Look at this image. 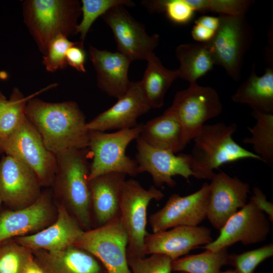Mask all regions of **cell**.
I'll return each mask as SVG.
<instances>
[{
    "mask_svg": "<svg viewBox=\"0 0 273 273\" xmlns=\"http://www.w3.org/2000/svg\"><path fill=\"white\" fill-rule=\"evenodd\" d=\"M25 113L47 148L55 155L88 148L87 122L75 102L51 103L33 97L28 101Z\"/></svg>",
    "mask_w": 273,
    "mask_h": 273,
    "instance_id": "cell-1",
    "label": "cell"
},
{
    "mask_svg": "<svg viewBox=\"0 0 273 273\" xmlns=\"http://www.w3.org/2000/svg\"><path fill=\"white\" fill-rule=\"evenodd\" d=\"M0 155H1V153H0Z\"/></svg>",
    "mask_w": 273,
    "mask_h": 273,
    "instance_id": "cell-45",
    "label": "cell"
},
{
    "mask_svg": "<svg viewBox=\"0 0 273 273\" xmlns=\"http://www.w3.org/2000/svg\"><path fill=\"white\" fill-rule=\"evenodd\" d=\"M250 199L259 210L267 214L269 221L272 222L273 203L267 200L266 196L259 188H253V195Z\"/></svg>",
    "mask_w": 273,
    "mask_h": 273,
    "instance_id": "cell-40",
    "label": "cell"
},
{
    "mask_svg": "<svg viewBox=\"0 0 273 273\" xmlns=\"http://www.w3.org/2000/svg\"><path fill=\"white\" fill-rule=\"evenodd\" d=\"M75 42L69 40L68 37L60 35L54 38L50 43L46 53L43 56L42 64L46 70L54 72L63 69L67 66L66 53Z\"/></svg>",
    "mask_w": 273,
    "mask_h": 273,
    "instance_id": "cell-35",
    "label": "cell"
},
{
    "mask_svg": "<svg viewBox=\"0 0 273 273\" xmlns=\"http://www.w3.org/2000/svg\"><path fill=\"white\" fill-rule=\"evenodd\" d=\"M2 154L29 167L37 175L42 187L50 188L56 170V156L47 148L27 119L8 140Z\"/></svg>",
    "mask_w": 273,
    "mask_h": 273,
    "instance_id": "cell-10",
    "label": "cell"
},
{
    "mask_svg": "<svg viewBox=\"0 0 273 273\" xmlns=\"http://www.w3.org/2000/svg\"><path fill=\"white\" fill-rule=\"evenodd\" d=\"M175 55L179 62L177 69L178 78L190 83L210 71L215 64L211 53L206 43H189L177 47Z\"/></svg>",
    "mask_w": 273,
    "mask_h": 273,
    "instance_id": "cell-27",
    "label": "cell"
},
{
    "mask_svg": "<svg viewBox=\"0 0 273 273\" xmlns=\"http://www.w3.org/2000/svg\"><path fill=\"white\" fill-rule=\"evenodd\" d=\"M213 241L211 230L205 226H176L148 233L144 240V253L146 255L163 254L173 261L199 246L206 245Z\"/></svg>",
    "mask_w": 273,
    "mask_h": 273,
    "instance_id": "cell-19",
    "label": "cell"
},
{
    "mask_svg": "<svg viewBox=\"0 0 273 273\" xmlns=\"http://www.w3.org/2000/svg\"><path fill=\"white\" fill-rule=\"evenodd\" d=\"M126 176L122 173L110 172L89 180L92 216L97 227L119 215L121 193Z\"/></svg>",
    "mask_w": 273,
    "mask_h": 273,
    "instance_id": "cell-23",
    "label": "cell"
},
{
    "mask_svg": "<svg viewBox=\"0 0 273 273\" xmlns=\"http://www.w3.org/2000/svg\"><path fill=\"white\" fill-rule=\"evenodd\" d=\"M31 251L34 261L44 273H107L95 256L75 246L56 252Z\"/></svg>",
    "mask_w": 273,
    "mask_h": 273,
    "instance_id": "cell-22",
    "label": "cell"
},
{
    "mask_svg": "<svg viewBox=\"0 0 273 273\" xmlns=\"http://www.w3.org/2000/svg\"><path fill=\"white\" fill-rule=\"evenodd\" d=\"M213 37L206 43L214 63L221 66L233 80H240L244 55L252 41L253 30L245 16L219 15Z\"/></svg>",
    "mask_w": 273,
    "mask_h": 273,
    "instance_id": "cell-6",
    "label": "cell"
},
{
    "mask_svg": "<svg viewBox=\"0 0 273 273\" xmlns=\"http://www.w3.org/2000/svg\"><path fill=\"white\" fill-rule=\"evenodd\" d=\"M209 185L206 217L214 228L220 231L227 220L247 204L250 186L223 171L215 173Z\"/></svg>",
    "mask_w": 273,
    "mask_h": 273,
    "instance_id": "cell-17",
    "label": "cell"
},
{
    "mask_svg": "<svg viewBox=\"0 0 273 273\" xmlns=\"http://www.w3.org/2000/svg\"><path fill=\"white\" fill-rule=\"evenodd\" d=\"M22 10L24 23L43 55L56 36L76 34L81 15L77 0H26Z\"/></svg>",
    "mask_w": 273,
    "mask_h": 273,
    "instance_id": "cell-4",
    "label": "cell"
},
{
    "mask_svg": "<svg viewBox=\"0 0 273 273\" xmlns=\"http://www.w3.org/2000/svg\"><path fill=\"white\" fill-rule=\"evenodd\" d=\"M131 273H171L172 260L160 254H153L149 257L127 256Z\"/></svg>",
    "mask_w": 273,
    "mask_h": 273,
    "instance_id": "cell-37",
    "label": "cell"
},
{
    "mask_svg": "<svg viewBox=\"0 0 273 273\" xmlns=\"http://www.w3.org/2000/svg\"><path fill=\"white\" fill-rule=\"evenodd\" d=\"M219 17L203 16L195 22L191 34L198 42L207 43L214 36L219 26Z\"/></svg>",
    "mask_w": 273,
    "mask_h": 273,
    "instance_id": "cell-38",
    "label": "cell"
},
{
    "mask_svg": "<svg viewBox=\"0 0 273 273\" xmlns=\"http://www.w3.org/2000/svg\"><path fill=\"white\" fill-rule=\"evenodd\" d=\"M254 2L250 0H189L195 12L232 16H245Z\"/></svg>",
    "mask_w": 273,
    "mask_h": 273,
    "instance_id": "cell-34",
    "label": "cell"
},
{
    "mask_svg": "<svg viewBox=\"0 0 273 273\" xmlns=\"http://www.w3.org/2000/svg\"><path fill=\"white\" fill-rule=\"evenodd\" d=\"M80 3L82 18L78 23L76 34H79L82 43L95 20L109 10L117 6L132 7L135 5L130 0H82Z\"/></svg>",
    "mask_w": 273,
    "mask_h": 273,
    "instance_id": "cell-31",
    "label": "cell"
},
{
    "mask_svg": "<svg viewBox=\"0 0 273 273\" xmlns=\"http://www.w3.org/2000/svg\"><path fill=\"white\" fill-rule=\"evenodd\" d=\"M88 148L73 149L56 156L57 166L50 187L55 202L63 205L84 231L93 222Z\"/></svg>",
    "mask_w": 273,
    "mask_h": 273,
    "instance_id": "cell-2",
    "label": "cell"
},
{
    "mask_svg": "<svg viewBox=\"0 0 273 273\" xmlns=\"http://www.w3.org/2000/svg\"><path fill=\"white\" fill-rule=\"evenodd\" d=\"M272 255L273 244L270 243L240 254L229 255L228 264L240 273H253L261 262Z\"/></svg>",
    "mask_w": 273,
    "mask_h": 273,
    "instance_id": "cell-36",
    "label": "cell"
},
{
    "mask_svg": "<svg viewBox=\"0 0 273 273\" xmlns=\"http://www.w3.org/2000/svg\"><path fill=\"white\" fill-rule=\"evenodd\" d=\"M255 124L247 129L251 136L243 139V143L251 145L254 153L260 157L262 162L273 164V114L252 111Z\"/></svg>",
    "mask_w": 273,
    "mask_h": 273,
    "instance_id": "cell-29",
    "label": "cell"
},
{
    "mask_svg": "<svg viewBox=\"0 0 273 273\" xmlns=\"http://www.w3.org/2000/svg\"><path fill=\"white\" fill-rule=\"evenodd\" d=\"M147 65L142 80L140 81L144 95L151 108H160L164 104L168 89L178 78L177 70L166 68L153 52L146 60Z\"/></svg>",
    "mask_w": 273,
    "mask_h": 273,
    "instance_id": "cell-26",
    "label": "cell"
},
{
    "mask_svg": "<svg viewBox=\"0 0 273 273\" xmlns=\"http://www.w3.org/2000/svg\"><path fill=\"white\" fill-rule=\"evenodd\" d=\"M269 220L250 199L227 220L218 237L203 248L216 251L237 242L249 245L263 241L270 233Z\"/></svg>",
    "mask_w": 273,
    "mask_h": 273,
    "instance_id": "cell-14",
    "label": "cell"
},
{
    "mask_svg": "<svg viewBox=\"0 0 273 273\" xmlns=\"http://www.w3.org/2000/svg\"><path fill=\"white\" fill-rule=\"evenodd\" d=\"M237 126L218 122L204 124L193 139L190 154L191 168L195 177L211 180L213 170L224 164L244 159L262 161L259 156L237 144L233 139Z\"/></svg>",
    "mask_w": 273,
    "mask_h": 273,
    "instance_id": "cell-3",
    "label": "cell"
},
{
    "mask_svg": "<svg viewBox=\"0 0 273 273\" xmlns=\"http://www.w3.org/2000/svg\"><path fill=\"white\" fill-rule=\"evenodd\" d=\"M23 273H44L34 261L33 255L30 258L24 268Z\"/></svg>",
    "mask_w": 273,
    "mask_h": 273,
    "instance_id": "cell-41",
    "label": "cell"
},
{
    "mask_svg": "<svg viewBox=\"0 0 273 273\" xmlns=\"http://www.w3.org/2000/svg\"><path fill=\"white\" fill-rule=\"evenodd\" d=\"M179 273H187V272H179Z\"/></svg>",
    "mask_w": 273,
    "mask_h": 273,
    "instance_id": "cell-44",
    "label": "cell"
},
{
    "mask_svg": "<svg viewBox=\"0 0 273 273\" xmlns=\"http://www.w3.org/2000/svg\"><path fill=\"white\" fill-rule=\"evenodd\" d=\"M57 216V207L51 189L42 191L31 205L0 213V243L10 239L35 234L52 224Z\"/></svg>",
    "mask_w": 273,
    "mask_h": 273,
    "instance_id": "cell-12",
    "label": "cell"
},
{
    "mask_svg": "<svg viewBox=\"0 0 273 273\" xmlns=\"http://www.w3.org/2000/svg\"><path fill=\"white\" fill-rule=\"evenodd\" d=\"M31 250L10 239L0 243V273H23Z\"/></svg>",
    "mask_w": 273,
    "mask_h": 273,
    "instance_id": "cell-32",
    "label": "cell"
},
{
    "mask_svg": "<svg viewBox=\"0 0 273 273\" xmlns=\"http://www.w3.org/2000/svg\"><path fill=\"white\" fill-rule=\"evenodd\" d=\"M209 195L207 183L189 195L172 194L162 208L150 216L153 233L179 226H198L206 218Z\"/></svg>",
    "mask_w": 273,
    "mask_h": 273,
    "instance_id": "cell-13",
    "label": "cell"
},
{
    "mask_svg": "<svg viewBox=\"0 0 273 273\" xmlns=\"http://www.w3.org/2000/svg\"><path fill=\"white\" fill-rule=\"evenodd\" d=\"M56 204L57 216L52 224L35 234L14 238L15 240L31 251L56 252L74 246L84 231L65 206Z\"/></svg>",
    "mask_w": 273,
    "mask_h": 273,
    "instance_id": "cell-20",
    "label": "cell"
},
{
    "mask_svg": "<svg viewBox=\"0 0 273 273\" xmlns=\"http://www.w3.org/2000/svg\"><path fill=\"white\" fill-rule=\"evenodd\" d=\"M142 4L150 13L165 12L171 21L177 24L190 22L195 12L187 0L143 1Z\"/></svg>",
    "mask_w": 273,
    "mask_h": 273,
    "instance_id": "cell-33",
    "label": "cell"
},
{
    "mask_svg": "<svg viewBox=\"0 0 273 273\" xmlns=\"http://www.w3.org/2000/svg\"><path fill=\"white\" fill-rule=\"evenodd\" d=\"M66 62L69 65L77 71L85 72V62L86 53L83 49V43L81 41L75 42L74 44L67 51Z\"/></svg>",
    "mask_w": 273,
    "mask_h": 273,
    "instance_id": "cell-39",
    "label": "cell"
},
{
    "mask_svg": "<svg viewBox=\"0 0 273 273\" xmlns=\"http://www.w3.org/2000/svg\"><path fill=\"white\" fill-rule=\"evenodd\" d=\"M135 140V161L138 173H149L156 187H161L164 184L174 187L176 182L172 177L175 175H180L187 180L194 176L190 154L176 155L170 151L154 148L140 136Z\"/></svg>",
    "mask_w": 273,
    "mask_h": 273,
    "instance_id": "cell-16",
    "label": "cell"
},
{
    "mask_svg": "<svg viewBox=\"0 0 273 273\" xmlns=\"http://www.w3.org/2000/svg\"><path fill=\"white\" fill-rule=\"evenodd\" d=\"M101 17L111 29L117 52L131 62L146 60L158 46L159 35H149L144 26L129 13L124 6L113 7Z\"/></svg>",
    "mask_w": 273,
    "mask_h": 273,
    "instance_id": "cell-11",
    "label": "cell"
},
{
    "mask_svg": "<svg viewBox=\"0 0 273 273\" xmlns=\"http://www.w3.org/2000/svg\"><path fill=\"white\" fill-rule=\"evenodd\" d=\"M232 100L245 104L253 111L273 113V69L270 67L259 76L255 71V65L247 79L232 96Z\"/></svg>",
    "mask_w": 273,
    "mask_h": 273,
    "instance_id": "cell-25",
    "label": "cell"
},
{
    "mask_svg": "<svg viewBox=\"0 0 273 273\" xmlns=\"http://www.w3.org/2000/svg\"><path fill=\"white\" fill-rule=\"evenodd\" d=\"M164 195L156 187L144 188L136 180L125 181L122 190L119 216L127 233V256L144 257L147 209L152 200L159 201Z\"/></svg>",
    "mask_w": 273,
    "mask_h": 273,
    "instance_id": "cell-8",
    "label": "cell"
},
{
    "mask_svg": "<svg viewBox=\"0 0 273 273\" xmlns=\"http://www.w3.org/2000/svg\"><path fill=\"white\" fill-rule=\"evenodd\" d=\"M42 186L29 167L9 155L0 158V192L3 203L10 209H18L34 203Z\"/></svg>",
    "mask_w": 273,
    "mask_h": 273,
    "instance_id": "cell-15",
    "label": "cell"
},
{
    "mask_svg": "<svg viewBox=\"0 0 273 273\" xmlns=\"http://www.w3.org/2000/svg\"><path fill=\"white\" fill-rule=\"evenodd\" d=\"M127 233L120 216L84 231L74 246L95 256L107 273H131L127 257Z\"/></svg>",
    "mask_w": 273,
    "mask_h": 273,
    "instance_id": "cell-9",
    "label": "cell"
},
{
    "mask_svg": "<svg viewBox=\"0 0 273 273\" xmlns=\"http://www.w3.org/2000/svg\"><path fill=\"white\" fill-rule=\"evenodd\" d=\"M88 53L96 72L98 87L117 99L123 96L131 82L128 77L131 62L117 51L100 50L92 46H89Z\"/></svg>",
    "mask_w": 273,
    "mask_h": 273,
    "instance_id": "cell-21",
    "label": "cell"
},
{
    "mask_svg": "<svg viewBox=\"0 0 273 273\" xmlns=\"http://www.w3.org/2000/svg\"><path fill=\"white\" fill-rule=\"evenodd\" d=\"M3 203V199H2V195H1V192H0V208H1V205H2V204Z\"/></svg>",
    "mask_w": 273,
    "mask_h": 273,
    "instance_id": "cell-43",
    "label": "cell"
},
{
    "mask_svg": "<svg viewBox=\"0 0 273 273\" xmlns=\"http://www.w3.org/2000/svg\"><path fill=\"white\" fill-rule=\"evenodd\" d=\"M151 109L140 81L131 82L126 93L112 107L86 123L88 131L127 129L136 126L137 120Z\"/></svg>",
    "mask_w": 273,
    "mask_h": 273,
    "instance_id": "cell-18",
    "label": "cell"
},
{
    "mask_svg": "<svg viewBox=\"0 0 273 273\" xmlns=\"http://www.w3.org/2000/svg\"><path fill=\"white\" fill-rule=\"evenodd\" d=\"M228 248L216 251L206 249L197 254L186 255L172 261V271L187 273H219L229 262Z\"/></svg>",
    "mask_w": 273,
    "mask_h": 273,
    "instance_id": "cell-30",
    "label": "cell"
},
{
    "mask_svg": "<svg viewBox=\"0 0 273 273\" xmlns=\"http://www.w3.org/2000/svg\"><path fill=\"white\" fill-rule=\"evenodd\" d=\"M222 111V105L216 90L194 82L187 89L176 93L171 105L164 112L179 122L189 143L207 121L219 116Z\"/></svg>",
    "mask_w": 273,
    "mask_h": 273,
    "instance_id": "cell-7",
    "label": "cell"
},
{
    "mask_svg": "<svg viewBox=\"0 0 273 273\" xmlns=\"http://www.w3.org/2000/svg\"><path fill=\"white\" fill-rule=\"evenodd\" d=\"M34 96L25 97L18 88L14 87L7 99L0 90L1 154L8 140L26 120V104Z\"/></svg>",
    "mask_w": 273,
    "mask_h": 273,
    "instance_id": "cell-28",
    "label": "cell"
},
{
    "mask_svg": "<svg viewBox=\"0 0 273 273\" xmlns=\"http://www.w3.org/2000/svg\"><path fill=\"white\" fill-rule=\"evenodd\" d=\"M143 123L127 129L107 133L89 131L88 149L92 155L89 180L110 172H119L130 176L138 173V165L126 155L129 144L140 135Z\"/></svg>",
    "mask_w": 273,
    "mask_h": 273,
    "instance_id": "cell-5",
    "label": "cell"
},
{
    "mask_svg": "<svg viewBox=\"0 0 273 273\" xmlns=\"http://www.w3.org/2000/svg\"><path fill=\"white\" fill-rule=\"evenodd\" d=\"M139 136L151 147L174 154L182 151L188 144L180 124L165 112L143 124Z\"/></svg>",
    "mask_w": 273,
    "mask_h": 273,
    "instance_id": "cell-24",
    "label": "cell"
},
{
    "mask_svg": "<svg viewBox=\"0 0 273 273\" xmlns=\"http://www.w3.org/2000/svg\"><path fill=\"white\" fill-rule=\"evenodd\" d=\"M219 273H240L238 271H237L236 269L234 270H228L224 271H220Z\"/></svg>",
    "mask_w": 273,
    "mask_h": 273,
    "instance_id": "cell-42",
    "label": "cell"
}]
</instances>
